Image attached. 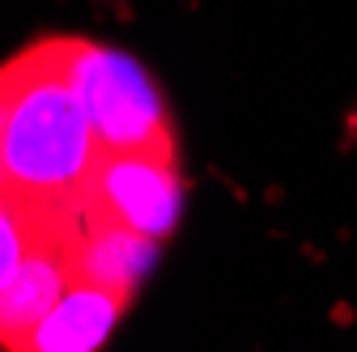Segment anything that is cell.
<instances>
[{"mask_svg": "<svg viewBox=\"0 0 357 352\" xmlns=\"http://www.w3.org/2000/svg\"><path fill=\"white\" fill-rule=\"evenodd\" d=\"M52 56V72H17V90L0 106V179L38 200H85V187L107 170L94 161L102 136L64 68V47Z\"/></svg>", "mask_w": 357, "mask_h": 352, "instance_id": "obj_1", "label": "cell"}, {"mask_svg": "<svg viewBox=\"0 0 357 352\" xmlns=\"http://www.w3.org/2000/svg\"><path fill=\"white\" fill-rule=\"evenodd\" d=\"M64 68L107 149L174 153V131L162 94L132 56L107 51L98 42H64Z\"/></svg>", "mask_w": 357, "mask_h": 352, "instance_id": "obj_2", "label": "cell"}, {"mask_svg": "<svg viewBox=\"0 0 357 352\" xmlns=\"http://www.w3.org/2000/svg\"><path fill=\"white\" fill-rule=\"evenodd\" d=\"M119 314H123V297L98 285H77L38 323L30 348H98Z\"/></svg>", "mask_w": 357, "mask_h": 352, "instance_id": "obj_3", "label": "cell"}, {"mask_svg": "<svg viewBox=\"0 0 357 352\" xmlns=\"http://www.w3.org/2000/svg\"><path fill=\"white\" fill-rule=\"evenodd\" d=\"M34 255H43V246L34 242L30 208H17V200L9 191H0V289L22 272V263L34 259Z\"/></svg>", "mask_w": 357, "mask_h": 352, "instance_id": "obj_4", "label": "cell"}]
</instances>
